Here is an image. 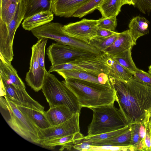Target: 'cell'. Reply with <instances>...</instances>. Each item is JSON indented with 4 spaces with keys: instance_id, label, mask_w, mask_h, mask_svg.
I'll list each match as a JSON object with an SVG mask.
<instances>
[{
    "instance_id": "34",
    "label": "cell",
    "mask_w": 151,
    "mask_h": 151,
    "mask_svg": "<svg viewBox=\"0 0 151 151\" xmlns=\"http://www.w3.org/2000/svg\"><path fill=\"white\" fill-rule=\"evenodd\" d=\"M116 17L114 16L101 18L98 20V27L114 31L117 25Z\"/></svg>"
},
{
    "instance_id": "21",
    "label": "cell",
    "mask_w": 151,
    "mask_h": 151,
    "mask_svg": "<svg viewBox=\"0 0 151 151\" xmlns=\"http://www.w3.org/2000/svg\"><path fill=\"white\" fill-rule=\"evenodd\" d=\"M53 18L54 14L52 11H42L24 18L22 26L25 30L31 31L36 28L50 22Z\"/></svg>"
},
{
    "instance_id": "23",
    "label": "cell",
    "mask_w": 151,
    "mask_h": 151,
    "mask_svg": "<svg viewBox=\"0 0 151 151\" xmlns=\"http://www.w3.org/2000/svg\"><path fill=\"white\" fill-rule=\"evenodd\" d=\"M17 106L19 109L38 129H45L51 126L43 112L25 107Z\"/></svg>"
},
{
    "instance_id": "20",
    "label": "cell",
    "mask_w": 151,
    "mask_h": 151,
    "mask_svg": "<svg viewBox=\"0 0 151 151\" xmlns=\"http://www.w3.org/2000/svg\"><path fill=\"white\" fill-rule=\"evenodd\" d=\"M0 76L21 89L26 90L24 83L18 76L11 62L0 54Z\"/></svg>"
},
{
    "instance_id": "44",
    "label": "cell",
    "mask_w": 151,
    "mask_h": 151,
    "mask_svg": "<svg viewBox=\"0 0 151 151\" xmlns=\"http://www.w3.org/2000/svg\"><path fill=\"white\" fill-rule=\"evenodd\" d=\"M1 1V0H0V1Z\"/></svg>"
},
{
    "instance_id": "13",
    "label": "cell",
    "mask_w": 151,
    "mask_h": 151,
    "mask_svg": "<svg viewBox=\"0 0 151 151\" xmlns=\"http://www.w3.org/2000/svg\"><path fill=\"white\" fill-rule=\"evenodd\" d=\"M40 45L39 39L31 48L32 55L29 71L27 73L25 80L27 85L34 91L38 92L42 89L47 72L40 66L38 60Z\"/></svg>"
},
{
    "instance_id": "41",
    "label": "cell",
    "mask_w": 151,
    "mask_h": 151,
    "mask_svg": "<svg viewBox=\"0 0 151 151\" xmlns=\"http://www.w3.org/2000/svg\"><path fill=\"white\" fill-rule=\"evenodd\" d=\"M136 1V0H121L122 5V6L126 4H128L135 6Z\"/></svg>"
},
{
    "instance_id": "3",
    "label": "cell",
    "mask_w": 151,
    "mask_h": 151,
    "mask_svg": "<svg viewBox=\"0 0 151 151\" xmlns=\"http://www.w3.org/2000/svg\"><path fill=\"white\" fill-rule=\"evenodd\" d=\"M0 97V110L10 127L27 141L39 144V129L19 109L17 105L6 97Z\"/></svg>"
},
{
    "instance_id": "9",
    "label": "cell",
    "mask_w": 151,
    "mask_h": 151,
    "mask_svg": "<svg viewBox=\"0 0 151 151\" xmlns=\"http://www.w3.org/2000/svg\"><path fill=\"white\" fill-rule=\"evenodd\" d=\"M1 96H4L18 106L25 107L42 112L44 107L33 99L26 90L21 89L1 77Z\"/></svg>"
},
{
    "instance_id": "5",
    "label": "cell",
    "mask_w": 151,
    "mask_h": 151,
    "mask_svg": "<svg viewBox=\"0 0 151 151\" xmlns=\"http://www.w3.org/2000/svg\"><path fill=\"white\" fill-rule=\"evenodd\" d=\"M42 89L50 108L64 105L75 114L80 112L81 108L76 96L54 75L47 72Z\"/></svg>"
},
{
    "instance_id": "7",
    "label": "cell",
    "mask_w": 151,
    "mask_h": 151,
    "mask_svg": "<svg viewBox=\"0 0 151 151\" xmlns=\"http://www.w3.org/2000/svg\"><path fill=\"white\" fill-rule=\"evenodd\" d=\"M26 6L21 0L15 14L8 24L0 19V54L11 62L14 55L13 45L15 34L22 20L24 19Z\"/></svg>"
},
{
    "instance_id": "22",
    "label": "cell",
    "mask_w": 151,
    "mask_h": 151,
    "mask_svg": "<svg viewBox=\"0 0 151 151\" xmlns=\"http://www.w3.org/2000/svg\"><path fill=\"white\" fill-rule=\"evenodd\" d=\"M149 22L143 17L136 16L133 18L129 24L130 33L134 42L141 37L149 33Z\"/></svg>"
},
{
    "instance_id": "32",
    "label": "cell",
    "mask_w": 151,
    "mask_h": 151,
    "mask_svg": "<svg viewBox=\"0 0 151 151\" xmlns=\"http://www.w3.org/2000/svg\"><path fill=\"white\" fill-rule=\"evenodd\" d=\"M140 124L136 123L130 125L132 136L129 145L133 146L134 151H143V145L140 138L139 133Z\"/></svg>"
},
{
    "instance_id": "24",
    "label": "cell",
    "mask_w": 151,
    "mask_h": 151,
    "mask_svg": "<svg viewBox=\"0 0 151 151\" xmlns=\"http://www.w3.org/2000/svg\"><path fill=\"white\" fill-rule=\"evenodd\" d=\"M132 130L131 127L124 132L113 137L99 141L93 142L90 144L92 145L127 146L130 145L131 139Z\"/></svg>"
},
{
    "instance_id": "18",
    "label": "cell",
    "mask_w": 151,
    "mask_h": 151,
    "mask_svg": "<svg viewBox=\"0 0 151 151\" xmlns=\"http://www.w3.org/2000/svg\"><path fill=\"white\" fill-rule=\"evenodd\" d=\"M109 70V76L114 78L129 81L133 78V74L119 63L112 56L103 53L101 55Z\"/></svg>"
},
{
    "instance_id": "36",
    "label": "cell",
    "mask_w": 151,
    "mask_h": 151,
    "mask_svg": "<svg viewBox=\"0 0 151 151\" xmlns=\"http://www.w3.org/2000/svg\"><path fill=\"white\" fill-rule=\"evenodd\" d=\"M133 78L143 84L151 87V74L138 69L133 74Z\"/></svg>"
},
{
    "instance_id": "6",
    "label": "cell",
    "mask_w": 151,
    "mask_h": 151,
    "mask_svg": "<svg viewBox=\"0 0 151 151\" xmlns=\"http://www.w3.org/2000/svg\"><path fill=\"white\" fill-rule=\"evenodd\" d=\"M63 26L58 22H50L33 29L31 31L38 39L47 38L54 40L58 43L84 50L97 55L103 54L89 43L66 35L62 29Z\"/></svg>"
},
{
    "instance_id": "29",
    "label": "cell",
    "mask_w": 151,
    "mask_h": 151,
    "mask_svg": "<svg viewBox=\"0 0 151 151\" xmlns=\"http://www.w3.org/2000/svg\"><path fill=\"white\" fill-rule=\"evenodd\" d=\"M119 33L109 37L96 36L89 41V43L99 51L103 53L104 51L110 46L117 38Z\"/></svg>"
},
{
    "instance_id": "28",
    "label": "cell",
    "mask_w": 151,
    "mask_h": 151,
    "mask_svg": "<svg viewBox=\"0 0 151 151\" xmlns=\"http://www.w3.org/2000/svg\"><path fill=\"white\" fill-rule=\"evenodd\" d=\"M132 47L117 55L112 56L120 65L127 69L133 74L138 68L136 66L132 57Z\"/></svg>"
},
{
    "instance_id": "12",
    "label": "cell",
    "mask_w": 151,
    "mask_h": 151,
    "mask_svg": "<svg viewBox=\"0 0 151 151\" xmlns=\"http://www.w3.org/2000/svg\"><path fill=\"white\" fill-rule=\"evenodd\" d=\"M98 20L83 19L73 23L63 25L61 29L68 36L89 43L97 35Z\"/></svg>"
},
{
    "instance_id": "42",
    "label": "cell",
    "mask_w": 151,
    "mask_h": 151,
    "mask_svg": "<svg viewBox=\"0 0 151 151\" xmlns=\"http://www.w3.org/2000/svg\"><path fill=\"white\" fill-rule=\"evenodd\" d=\"M148 72L150 74H151V64L149 67Z\"/></svg>"
},
{
    "instance_id": "4",
    "label": "cell",
    "mask_w": 151,
    "mask_h": 151,
    "mask_svg": "<svg viewBox=\"0 0 151 151\" xmlns=\"http://www.w3.org/2000/svg\"><path fill=\"white\" fill-rule=\"evenodd\" d=\"M90 109L93 111V116L88 127V136L115 131L128 125L120 110L114 103Z\"/></svg>"
},
{
    "instance_id": "14",
    "label": "cell",
    "mask_w": 151,
    "mask_h": 151,
    "mask_svg": "<svg viewBox=\"0 0 151 151\" xmlns=\"http://www.w3.org/2000/svg\"><path fill=\"white\" fill-rule=\"evenodd\" d=\"M90 0H52V11L56 16L65 18L72 17L75 12Z\"/></svg>"
},
{
    "instance_id": "33",
    "label": "cell",
    "mask_w": 151,
    "mask_h": 151,
    "mask_svg": "<svg viewBox=\"0 0 151 151\" xmlns=\"http://www.w3.org/2000/svg\"><path fill=\"white\" fill-rule=\"evenodd\" d=\"M134 151V149L133 146L131 145L123 146L112 145L97 146L91 145L88 150V151Z\"/></svg>"
},
{
    "instance_id": "31",
    "label": "cell",
    "mask_w": 151,
    "mask_h": 151,
    "mask_svg": "<svg viewBox=\"0 0 151 151\" xmlns=\"http://www.w3.org/2000/svg\"><path fill=\"white\" fill-rule=\"evenodd\" d=\"M130 127V125H128L124 127L117 130L104 133L99 135L84 137L83 140L90 143L93 142L108 139L119 135L124 132Z\"/></svg>"
},
{
    "instance_id": "10",
    "label": "cell",
    "mask_w": 151,
    "mask_h": 151,
    "mask_svg": "<svg viewBox=\"0 0 151 151\" xmlns=\"http://www.w3.org/2000/svg\"><path fill=\"white\" fill-rule=\"evenodd\" d=\"M101 55L77 59L69 63L58 65V68L60 70L83 71L97 76L102 73L109 75L108 68Z\"/></svg>"
},
{
    "instance_id": "37",
    "label": "cell",
    "mask_w": 151,
    "mask_h": 151,
    "mask_svg": "<svg viewBox=\"0 0 151 151\" xmlns=\"http://www.w3.org/2000/svg\"><path fill=\"white\" fill-rule=\"evenodd\" d=\"M135 6L142 13L149 15L151 12V0H136Z\"/></svg>"
},
{
    "instance_id": "30",
    "label": "cell",
    "mask_w": 151,
    "mask_h": 151,
    "mask_svg": "<svg viewBox=\"0 0 151 151\" xmlns=\"http://www.w3.org/2000/svg\"><path fill=\"white\" fill-rule=\"evenodd\" d=\"M104 0H90L73 14L72 17L81 18L93 12L100 5Z\"/></svg>"
},
{
    "instance_id": "25",
    "label": "cell",
    "mask_w": 151,
    "mask_h": 151,
    "mask_svg": "<svg viewBox=\"0 0 151 151\" xmlns=\"http://www.w3.org/2000/svg\"><path fill=\"white\" fill-rule=\"evenodd\" d=\"M23 0L26 6L24 19L42 11H52L51 3L52 0Z\"/></svg>"
},
{
    "instance_id": "17",
    "label": "cell",
    "mask_w": 151,
    "mask_h": 151,
    "mask_svg": "<svg viewBox=\"0 0 151 151\" xmlns=\"http://www.w3.org/2000/svg\"><path fill=\"white\" fill-rule=\"evenodd\" d=\"M136 44L133 41L129 29L119 33L114 42L103 52L111 56L121 53Z\"/></svg>"
},
{
    "instance_id": "19",
    "label": "cell",
    "mask_w": 151,
    "mask_h": 151,
    "mask_svg": "<svg viewBox=\"0 0 151 151\" xmlns=\"http://www.w3.org/2000/svg\"><path fill=\"white\" fill-rule=\"evenodd\" d=\"M43 114L51 126L66 121L75 114L66 106L60 105L50 108L47 111H44Z\"/></svg>"
},
{
    "instance_id": "27",
    "label": "cell",
    "mask_w": 151,
    "mask_h": 151,
    "mask_svg": "<svg viewBox=\"0 0 151 151\" xmlns=\"http://www.w3.org/2000/svg\"><path fill=\"white\" fill-rule=\"evenodd\" d=\"M121 0H104L97 9L100 12L101 18L116 16L121 11Z\"/></svg>"
},
{
    "instance_id": "1",
    "label": "cell",
    "mask_w": 151,
    "mask_h": 151,
    "mask_svg": "<svg viewBox=\"0 0 151 151\" xmlns=\"http://www.w3.org/2000/svg\"><path fill=\"white\" fill-rule=\"evenodd\" d=\"M109 76L115 91L116 101L127 124L141 123L151 110V87L133 78L126 81Z\"/></svg>"
},
{
    "instance_id": "38",
    "label": "cell",
    "mask_w": 151,
    "mask_h": 151,
    "mask_svg": "<svg viewBox=\"0 0 151 151\" xmlns=\"http://www.w3.org/2000/svg\"><path fill=\"white\" fill-rule=\"evenodd\" d=\"M91 145L89 143L84 141L83 139L81 142L75 145L73 148L78 150L88 151Z\"/></svg>"
},
{
    "instance_id": "43",
    "label": "cell",
    "mask_w": 151,
    "mask_h": 151,
    "mask_svg": "<svg viewBox=\"0 0 151 151\" xmlns=\"http://www.w3.org/2000/svg\"><path fill=\"white\" fill-rule=\"evenodd\" d=\"M150 125L151 126V110L150 112Z\"/></svg>"
},
{
    "instance_id": "2",
    "label": "cell",
    "mask_w": 151,
    "mask_h": 151,
    "mask_svg": "<svg viewBox=\"0 0 151 151\" xmlns=\"http://www.w3.org/2000/svg\"><path fill=\"white\" fill-rule=\"evenodd\" d=\"M62 82L76 95L81 108L109 105L116 101L112 86L103 85L80 79L67 78Z\"/></svg>"
},
{
    "instance_id": "8",
    "label": "cell",
    "mask_w": 151,
    "mask_h": 151,
    "mask_svg": "<svg viewBox=\"0 0 151 151\" xmlns=\"http://www.w3.org/2000/svg\"><path fill=\"white\" fill-rule=\"evenodd\" d=\"M46 54L51 66L68 63L83 57L99 56L79 48L58 42L52 43L48 47Z\"/></svg>"
},
{
    "instance_id": "40",
    "label": "cell",
    "mask_w": 151,
    "mask_h": 151,
    "mask_svg": "<svg viewBox=\"0 0 151 151\" xmlns=\"http://www.w3.org/2000/svg\"><path fill=\"white\" fill-rule=\"evenodd\" d=\"M139 133L140 138L142 141L143 145V151L144 146V140L145 137L146 133L145 125L144 120L140 124L139 129Z\"/></svg>"
},
{
    "instance_id": "26",
    "label": "cell",
    "mask_w": 151,
    "mask_h": 151,
    "mask_svg": "<svg viewBox=\"0 0 151 151\" xmlns=\"http://www.w3.org/2000/svg\"><path fill=\"white\" fill-rule=\"evenodd\" d=\"M21 0H1L0 19L8 24L14 17Z\"/></svg>"
},
{
    "instance_id": "15",
    "label": "cell",
    "mask_w": 151,
    "mask_h": 151,
    "mask_svg": "<svg viewBox=\"0 0 151 151\" xmlns=\"http://www.w3.org/2000/svg\"><path fill=\"white\" fill-rule=\"evenodd\" d=\"M84 136L80 132L66 136L44 141L40 144L42 147L50 149L54 148L58 146H61L59 150L65 149L70 150L72 147L81 142Z\"/></svg>"
},
{
    "instance_id": "16",
    "label": "cell",
    "mask_w": 151,
    "mask_h": 151,
    "mask_svg": "<svg viewBox=\"0 0 151 151\" xmlns=\"http://www.w3.org/2000/svg\"><path fill=\"white\" fill-rule=\"evenodd\" d=\"M57 72L64 79L67 78L76 79L99 84L108 85L107 84L109 78L108 75L105 73H101L97 76L85 71L76 70H60Z\"/></svg>"
},
{
    "instance_id": "39",
    "label": "cell",
    "mask_w": 151,
    "mask_h": 151,
    "mask_svg": "<svg viewBox=\"0 0 151 151\" xmlns=\"http://www.w3.org/2000/svg\"><path fill=\"white\" fill-rule=\"evenodd\" d=\"M116 33L117 32L115 31L98 27L97 31L96 36L104 37H108L111 36Z\"/></svg>"
},
{
    "instance_id": "35",
    "label": "cell",
    "mask_w": 151,
    "mask_h": 151,
    "mask_svg": "<svg viewBox=\"0 0 151 151\" xmlns=\"http://www.w3.org/2000/svg\"><path fill=\"white\" fill-rule=\"evenodd\" d=\"M150 112L146 115L144 120L146 128L145 136L144 140L143 151H151V126Z\"/></svg>"
},
{
    "instance_id": "11",
    "label": "cell",
    "mask_w": 151,
    "mask_h": 151,
    "mask_svg": "<svg viewBox=\"0 0 151 151\" xmlns=\"http://www.w3.org/2000/svg\"><path fill=\"white\" fill-rule=\"evenodd\" d=\"M80 112L75 114L71 118L61 124L45 129H39L38 131L39 144L44 141L80 132Z\"/></svg>"
}]
</instances>
